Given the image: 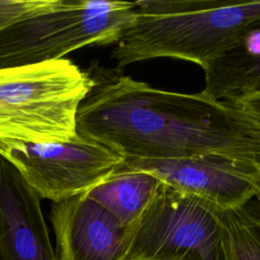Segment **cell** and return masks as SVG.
<instances>
[{
  "label": "cell",
  "mask_w": 260,
  "mask_h": 260,
  "mask_svg": "<svg viewBox=\"0 0 260 260\" xmlns=\"http://www.w3.org/2000/svg\"><path fill=\"white\" fill-rule=\"evenodd\" d=\"M76 132L123 158L216 156L260 165V127L236 106L203 91L152 87L119 68L92 64Z\"/></svg>",
  "instance_id": "cell-1"
},
{
  "label": "cell",
  "mask_w": 260,
  "mask_h": 260,
  "mask_svg": "<svg viewBox=\"0 0 260 260\" xmlns=\"http://www.w3.org/2000/svg\"><path fill=\"white\" fill-rule=\"evenodd\" d=\"M138 17L111 57L121 69L139 61L171 58L202 69L260 25V1L140 0Z\"/></svg>",
  "instance_id": "cell-2"
},
{
  "label": "cell",
  "mask_w": 260,
  "mask_h": 260,
  "mask_svg": "<svg viewBox=\"0 0 260 260\" xmlns=\"http://www.w3.org/2000/svg\"><path fill=\"white\" fill-rule=\"evenodd\" d=\"M92 81L69 59L0 68V142H68Z\"/></svg>",
  "instance_id": "cell-3"
},
{
  "label": "cell",
  "mask_w": 260,
  "mask_h": 260,
  "mask_svg": "<svg viewBox=\"0 0 260 260\" xmlns=\"http://www.w3.org/2000/svg\"><path fill=\"white\" fill-rule=\"evenodd\" d=\"M137 17L135 2L57 0L51 9L0 29V68L59 60L86 46L117 44Z\"/></svg>",
  "instance_id": "cell-4"
},
{
  "label": "cell",
  "mask_w": 260,
  "mask_h": 260,
  "mask_svg": "<svg viewBox=\"0 0 260 260\" xmlns=\"http://www.w3.org/2000/svg\"><path fill=\"white\" fill-rule=\"evenodd\" d=\"M221 210L162 183L132 225L122 260H228Z\"/></svg>",
  "instance_id": "cell-5"
},
{
  "label": "cell",
  "mask_w": 260,
  "mask_h": 260,
  "mask_svg": "<svg viewBox=\"0 0 260 260\" xmlns=\"http://www.w3.org/2000/svg\"><path fill=\"white\" fill-rule=\"evenodd\" d=\"M0 155L15 167L41 198L52 202L87 193L116 173L124 160L78 134L61 143L0 142Z\"/></svg>",
  "instance_id": "cell-6"
},
{
  "label": "cell",
  "mask_w": 260,
  "mask_h": 260,
  "mask_svg": "<svg viewBox=\"0 0 260 260\" xmlns=\"http://www.w3.org/2000/svg\"><path fill=\"white\" fill-rule=\"evenodd\" d=\"M258 166L216 156L126 157L120 169L150 173L182 193L206 200L221 209H236L255 197L253 178Z\"/></svg>",
  "instance_id": "cell-7"
},
{
  "label": "cell",
  "mask_w": 260,
  "mask_h": 260,
  "mask_svg": "<svg viewBox=\"0 0 260 260\" xmlns=\"http://www.w3.org/2000/svg\"><path fill=\"white\" fill-rule=\"evenodd\" d=\"M58 260H122L132 225H124L86 193L52 202Z\"/></svg>",
  "instance_id": "cell-8"
},
{
  "label": "cell",
  "mask_w": 260,
  "mask_h": 260,
  "mask_svg": "<svg viewBox=\"0 0 260 260\" xmlns=\"http://www.w3.org/2000/svg\"><path fill=\"white\" fill-rule=\"evenodd\" d=\"M0 260H58L41 197L0 155Z\"/></svg>",
  "instance_id": "cell-9"
},
{
  "label": "cell",
  "mask_w": 260,
  "mask_h": 260,
  "mask_svg": "<svg viewBox=\"0 0 260 260\" xmlns=\"http://www.w3.org/2000/svg\"><path fill=\"white\" fill-rule=\"evenodd\" d=\"M203 70L202 91L213 100L233 104L260 94V25Z\"/></svg>",
  "instance_id": "cell-10"
},
{
  "label": "cell",
  "mask_w": 260,
  "mask_h": 260,
  "mask_svg": "<svg viewBox=\"0 0 260 260\" xmlns=\"http://www.w3.org/2000/svg\"><path fill=\"white\" fill-rule=\"evenodd\" d=\"M162 182L154 175L120 169L86 195L124 225H133L155 197Z\"/></svg>",
  "instance_id": "cell-11"
},
{
  "label": "cell",
  "mask_w": 260,
  "mask_h": 260,
  "mask_svg": "<svg viewBox=\"0 0 260 260\" xmlns=\"http://www.w3.org/2000/svg\"><path fill=\"white\" fill-rule=\"evenodd\" d=\"M221 224L228 260H260V200L222 209Z\"/></svg>",
  "instance_id": "cell-12"
},
{
  "label": "cell",
  "mask_w": 260,
  "mask_h": 260,
  "mask_svg": "<svg viewBox=\"0 0 260 260\" xmlns=\"http://www.w3.org/2000/svg\"><path fill=\"white\" fill-rule=\"evenodd\" d=\"M57 0H0V29L51 9Z\"/></svg>",
  "instance_id": "cell-13"
},
{
  "label": "cell",
  "mask_w": 260,
  "mask_h": 260,
  "mask_svg": "<svg viewBox=\"0 0 260 260\" xmlns=\"http://www.w3.org/2000/svg\"><path fill=\"white\" fill-rule=\"evenodd\" d=\"M232 105L247 114L260 127V94L237 101Z\"/></svg>",
  "instance_id": "cell-14"
},
{
  "label": "cell",
  "mask_w": 260,
  "mask_h": 260,
  "mask_svg": "<svg viewBox=\"0 0 260 260\" xmlns=\"http://www.w3.org/2000/svg\"><path fill=\"white\" fill-rule=\"evenodd\" d=\"M253 182L255 186V198L260 200V165L257 167L256 173L254 174Z\"/></svg>",
  "instance_id": "cell-15"
}]
</instances>
